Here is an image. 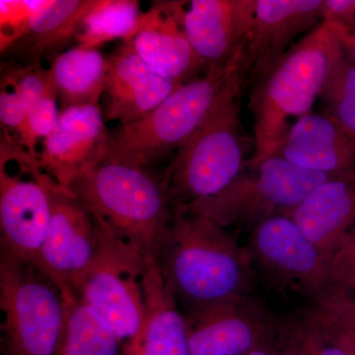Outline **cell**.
I'll return each instance as SVG.
<instances>
[{
    "mask_svg": "<svg viewBox=\"0 0 355 355\" xmlns=\"http://www.w3.org/2000/svg\"><path fill=\"white\" fill-rule=\"evenodd\" d=\"M323 21L340 40L355 37V0H324Z\"/></svg>",
    "mask_w": 355,
    "mask_h": 355,
    "instance_id": "cell-30",
    "label": "cell"
},
{
    "mask_svg": "<svg viewBox=\"0 0 355 355\" xmlns=\"http://www.w3.org/2000/svg\"><path fill=\"white\" fill-rule=\"evenodd\" d=\"M184 2H159L144 13L130 42L140 58L161 76L179 83L205 69L183 26Z\"/></svg>",
    "mask_w": 355,
    "mask_h": 355,
    "instance_id": "cell-16",
    "label": "cell"
},
{
    "mask_svg": "<svg viewBox=\"0 0 355 355\" xmlns=\"http://www.w3.org/2000/svg\"><path fill=\"white\" fill-rule=\"evenodd\" d=\"M321 98L330 118L355 149V62L345 55L324 86Z\"/></svg>",
    "mask_w": 355,
    "mask_h": 355,
    "instance_id": "cell-25",
    "label": "cell"
},
{
    "mask_svg": "<svg viewBox=\"0 0 355 355\" xmlns=\"http://www.w3.org/2000/svg\"><path fill=\"white\" fill-rule=\"evenodd\" d=\"M157 260L175 298L190 309L244 297L251 254L200 214L174 211Z\"/></svg>",
    "mask_w": 355,
    "mask_h": 355,
    "instance_id": "cell-2",
    "label": "cell"
},
{
    "mask_svg": "<svg viewBox=\"0 0 355 355\" xmlns=\"http://www.w3.org/2000/svg\"><path fill=\"white\" fill-rule=\"evenodd\" d=\"M58 96H48L35 102L28 108L22 128L18 132L20 146L25 147L26 153L39 159L36 153L37 142L46 139L57 127L60 111L57 105Z\"/></svg>",
    "mask_w": 355,
    "mask_h": 355,
    "instance_id": "cell-27",
    "label": "cell"
},
{
    "mask_svg": "<svg viewBox=\"0 0 355 355\" xmlns=\"http://www.w3.org/2000/svg\"><path fill=\"white\" fill-rule=\"evenodd\" d=\"M324 0H257L242 50L244 80H258L284 58L301 35L323 22Z\"/></svg>",
    "mask_w": 355,
    "mask_h": 355,
    "instance_id": "cell-11",
    "label": "cell"
},
{
    "mask_svg": "<svg viewBox=\"0 0 355 355\" xmlns=\"http://www.w3.org/2000/svg\"><path fill=\"white\" fill-rule=\"evenodd\" d=\"M257 0H193L183 26L205 70L226 67L242 55Z\"/></svg>",
    "mask_w": 355,
    "mask_h": 355,
    "instance_id": "cell-13",
    "label": "cell"
},
{
    "mask_svg": "<svg viewBox=\"0 0 355 355\" xmlns=\"http://www.w3.org/2000/svg\"><path fill=\"white\" fill-rule=\"evenodd\" d=\"M64 326L55 355H121L123 343L77 293L62 294Z\"/></svg>",
    "mask_w": 355,
    "mask_h": 355,
    "instance_id": "cell-23",
    "label": "cell"
},
{
    "mask_svg": "<svg viewBox=\"0 0 355 355\" xmlns=\"http://www.w3.org/2000/svg\"><path fill=\"white\" fill-rule=\"evenodd\" d=\"M343 46H345V53L355 62V37L342 40Z\"/></svg>",
    "mask_w": 355,
    "mask_h": 355,
    "instance_id": "cell-34",
    "label": "cell"
},
{
    "mask_svg": "<svg viewBox=\"0 0 355 355\" xmlns=\"http://www.w3.org/2000/svg\"><path fill=\"white\" fill-rule=\"evenodd\" d=\"M28 107L17 93L1 89L0 93V120L2 125L18 135L24 123Z\"/></svg>",
    "mask_w": 355,
    "mask_h": 355,
    "instance_id": "cell-31",
    "label": "cell"
},
{
    "mask_svg": "<svg viewBox=\"0 0 355 355\" xmlns=\"http://www.w3.org/2000/svg\"><path fill=\"white\" fill-rule=\"evenodd\" d=\"M345 55L342 40L323 21L254 81L248 108L253 116L256 144L247 168L275 156L289 130L287 120L311 113Z\"/></svg>",
    "mask_w": 355,
    "mask_h": 355,
    "instance_id": "cell-1",
    "label": "cell"
},
{
    "mask_svg": "<svg viewBox=\"0 0 355 355\" xmlns=\"http://www.w3.org/2000/svg\"><path fill=\"white\" fill-rule=\"evenodd\" d=\"M275 156L292 164L331 176L355 173V149L335 121L310 113L289 128Z\"/></svg>",
    "mask_w": 355,
    "mask_h": 355,
    "instance_id": "cell-20",
    "label": "cell"
},
{
    "mask_svg": "<svg viewBox=\"0 0 355 355\" xmlns=\"http://www.w3.org/2000/svg\"><path fill=\"white\" fill-rule=\"evenodd\" d=\"M50 69L62 110L99 105L107 77V58L100 51L77 46L58 55Z\"/></svg>",
    "mask_w": 355,
    "mask_h": 355,
    "instance_id": "cell-22",
    "label": "cell"
},
{
    "mask_svg": "<svg viewBox=\"0 0 355 355\" xmlns=\"http://www.w3.org/2000/svg\"><path fill=\"white\" fill-rule=\"evenodd\" d=\"M252 245L266 270L310 293H323L327 261L291 217L282 214L257 224Z\"/></svg>",
    "mask_w": 355,
    "mask_h": 355,
    "instance_id": "cell-15",
    "label": "cell"
},
{
    "mask_svg": "<svg viewBox=\"0 0 355 355\" xmlns=\"http://www.w3.org/2000/svg\"><path fill=\"white\" fill-rule=\"evenodd\" d=\"M318 328L322 329L324 331V336H329L330 340L342 345L345 349L349 350L352 355H355V331L320 328V327H318Z\"/></svg>",
    "mask_w": 355,
    "mask_h": 355,
    "instance_id": "cell-32",
    "label": "cell"
},
{
    "mask_svg": "<svg viewBox=\"0 0 355 355\" xmlns=\"http://www.w3.org/2000/svg\"><path fill=\"white\" fill-rule=\"evenodd\" d=\"M4 355H55L64 326L62 291L31 263L0 258Z\"/></svg>",
    "mask_w": 355,
    "mask_h": 355,
    "instance_id": "cell-6",
    "label": "cell"
},
{
    "mask_svg": "<svg viewBox=\"0 0 355 355\" xmlns=\"http://www.w3.org/2000/svg\"><path fill=\"white\" fill-rule=\"evenodd\" d=\"M287 216L295 222L328 263L355 226V173L320 184Z\"/></svg>",
    "mask_w": 355,
    "mask_h": 355,
    "instance_id": "cell-18",
    "label": "cell"
},
{
    "mask_svg": "<svg viewBox=\"0 0 355 355\" xmlns=\"http://www.w3.org/2000/svg\"><path fill=\"white\" fill-rule=\"evenodd\" d=\"M97 222L70 190L55 186L50 226L32 263L62 294L76 293L97 254Z\"/></svg>",
    "mask_w": 355,
    "mask_h": 355,
    "instance_id": "cell-10",
    "label": "cell"
},
{
    "mask_svg": "<svg viewBox=\"0 0 355 355\" xmlns=\"http://www.w3.org/2000/svg\"><path fill=\"white\" fill-rule=\"evenodd\" d=\"M234 93L177 149L164 176L173 209L214 197L246 167V146Z\"/></svg>",
    "mask_w": 355,
    "mask_h": 355,
    "instance_id": "cell-5",
    "label": "cell"
},
{
    "mask_svg": "<svg viewBox=\"0 0 355 355\" xmlns=\"http://www.w3.org/2000/svg\"><path fill=\"white\" fill-rule=\"evenodd\" d=\"M312 319L320 328L355 331V293L323 294Z\"/></svg>",
    "mask_w": 355,
    "mask_h": 355,
    "instance_id": "cell-29",
    "label": "cell"
},
{
    "mask_svg": "<svg viewBox=\"0 0 355 355\" xmlns=\"http://www.w3.org/2000/svg\"><path fill=\"white\" fill-rule=\"evenodd\" d=\"M182 83L161 76L125 41L107 58L104 119L128 125L164 102Z\"/></svg>",
    "mask_w": 355,
    "mask_h": 355,
    "instance_id": "cell-14",
    "label": "cell"
},
{
    "mask_svg": "<svg viewBox=\"0 0 355 355\" xmlns=\"http://www.w3.org/2000/svg\"><path fill=\"white\" fill-rule=\"evenodd\" d=\"M142 15L135 0H96L77 29V46L97 50L114 40L130 41Z\"/></svg>",
    "mask_w": 355,
    "mask_h": 355,
    "instance_id": "cell-24",
    "label": "cell"
},
{
    "mask_svg": "<svg viewBox=\"0 0 355 355\" xmlns=\"http://www.w3.org/2000/svg\"><path fill=\"white\" fill-rule=\"evenodd\" d=\"M334 177L338 176L308 171L272 156L241 173L214 197L173 210L209 217L224 228L259 224L272 216H287L317 186Z\"/></svg>",
    "mask_w": 355,
    "mask_h": 355,
    "instance_id": "cell-7",
    "label": "cell"
},
{
    "mask_svg": "<svg viewBox=\"0 0 355 355\" xmlns=\"http://www.w3.org/2000/svg\"><path fill=\"white\" fill-rule=\"evenodd\" d=\"M330 293H355V226L343 238L327 263L326 279L321 295Z\"/></svg>",
    "mask_w": 355,
    "mask_h": 355,
    "instance_id": "cell-28",
    "label": "cell"
},
{
    "mask_svg": "<svg viewBox=\"0 0 355 355\" xmlns=\"http://www.w3.org/2000/svg\"><path fill=\"white\" fill-rule=\"evenodd\" d=\"M184 320L191 355H246L266 335L261 317L243 298L190 309Z\"/></svg>",
    "mask_w": 355,
    "mask_h": 355,
    "instance_id": "cell-17",
    "label": "cell"
},
{
    "mask_svg": "<svg viewBox=\"0 0 355 355\" xmlns=\"http://www.w3.org/2000/svg\"><path fill=\"white\" fill-rule=\"evenodd\" d=\"M98 223L158 258L174 210L164 180L146 168L105 159L69 189Z\"/></svg>",
    "mask_w": 355,
    "mask_h": 355,
    "instance_id": "cell-4",
    "label": "cell"
},
{
    "mask_svg": "<svg viewBox=\"0 0 355 355\" xmlns=\"http://www.w3.org/2000/svg\"><path fill=\"white\" fill-rule=\"evenodd\" d=\"M2 85L12 86L14 92L22 98L28 108L48 96H58L51 69H44L39 62L27 67L10 65L2 73Z\"/></svg>",
    "mask_w": 355,
    "mask_h": 355,
    "instance_id": "cell-26",
    "label": "cell"
},
{
    "mask_svg": "<svg viewBox=\"0 0 355 355\" xmlns=\"http://www.w3.org/2000/svg\"><path fill=\"white\" fill-rule=\"evenodd\" d=\"M97 222V221H96ZM99 248L76 293L125 343L135 336L146 311L148 260L125 240L98 223Z\"/></svg>",
    "mask_w": 355,
    "mask_h": 355,
    "instance_id": "cell-8",
    "label": "cell"
},
{
    "mask_svg": "<svg viewBox=\"0 0 355 355\" xmlns=\"http://www.w3.org/2000/svg\"><path fill=\"white\" fill-rule=\"evenodd\" d=\"M95 2L96 0L33 1L22 35L7 51L28 58L32 62H38L40 57L76 37L81 21Z\"/></svg>",
    "mask_w": 355,
    "mask_h": 355,
    "instance_id": "cell-21",
    "label": "cell"
},
{
    "mask_svg": "<svg viewBox=\"0 0 355 355\" xmlns=\"http://www.w3.org/2000/svg\"><path fill=\"white\" fill-rule=\"evenodd\" d=\"M246 355H275L273 352H270V349H266V347L260 345V347H256L253 350L247 354Z\"/></svg>",
    "mask_w": 355,
    "mask_h": 355,
    "instance_id": "cell-35",
    "label": "cell"
},
{
    "mask_svg": "<svg viewBox=\"0 0 355 355\" xmlns=\"http://www.w3.org/2000/svg\"><path fill=\"white\" fill-rule=\"evenodd\" d=\"M309 350L314 355H352L349 350L330 338L323 343L320 342L319 340L316 342L311 340Z\"/></svg>",
    "mask_w": 355,
    "mask_h": 355,
    "instance_id": "cell-33",
    "label": "cell"
},
{
    "mask_svg": "<svg viewBox=\"0 0 355 355\" xmlns=\"http://www.w3.org/2000/svg\"><path fill=\"white\" fill-rule=\"evenodd\" d=\"M144 287V320L135 336L123 343L121 355H191L186 320L154 257L148 260Z\"/></svg>",
    "mask_w": 355,
    "mask_h": 355,
    "instance_id": "cell-19",
    "label": "cell"
},
{
    "mask_svg": "<svg viewBox=\"0 0 355 355\" xmlns=\"http://www.w3.org/2000/svg\"><path fill=\"white\" fill-rule=\"evenodd\" d=\"M1 153L13 158L18 171L0 164L1 253L21 263L36 260L50 226L55 182L12 140H1Z\"/></svg>",
    "mask_w": 355,
    "mask_h": 355,
    "instance_id": "cell-9",
    "label": "cell"
},
{
    "mask_svg": "<svg viewBox=\"0 0 355 355\" xmlns=\"http://www.w3.org/2000/svg\"><path fill=\"white\" fill-rule=\"evenodd\" d=\"M100 105L60 110L57 127L44 139L39 155L43 171L69 190L105 158L109 132Z\"/></svg>",
    "mask_w": 355,
    "mask_h": 355,
    "instance_id": "cell-12",
    "label": "cell"
},
{
    "mask_svg": "<svg viewBox=\"0 0 355 355\" xmlns=\"http://www.w3.org/2000/svg\"><path fill=\"white\" fill-rule=\"evenodd\" d=\"M245 83L241 57L180 86L132 125L109 132L105 159L146 168L177 150L229 96Z\"/></svg>",
    "mask_w": 355,
    "mask_h": 355,
    "instance_id": "cell-3",
    "label": "cell"
}]
</instances>
